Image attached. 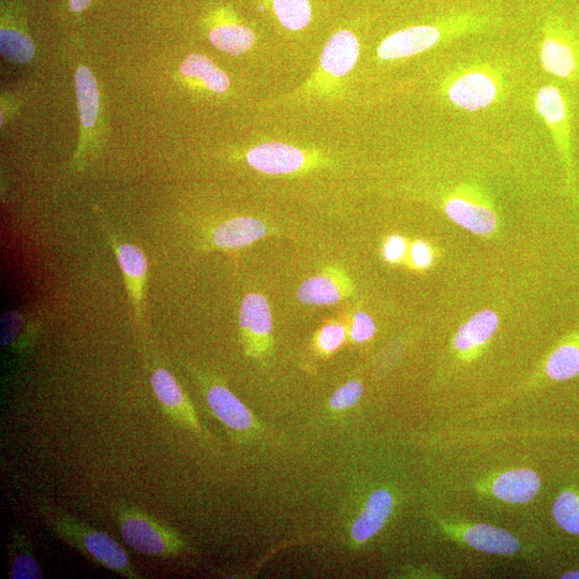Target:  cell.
<instances>
[{"mask_svg": "<svg viewBox=\"0 0 579 579\" xmlns=\"http://www.w3.org/2000/svg\"><path fill=\"white\" fill-rule=\"evenodd\" d=\"M352 292L353 284L349 276L330 267L304 281L298 290V299L309 306H329L348 298Z\"/></svg>", "mask_w": 579, "mask_h": 579, "instance_id": "cell-11", "label": "cell"}, {"mask_svg": "<svg viewBox=\"0 0 579 579\" xmlns=\"http://www.w3.org/2000/svg\"><path fill=\"white\" fill-rule=\"evenodd\" d=\"M546 374L555 381L579 376V338L574 337L558 346L546 363Z\"/></svg>", "mask_w": 579, "mask_h": 579, "instance_id": "cell-22", "label": "cell"}, {"mask_svg": "<svg viewBox=\"0 0 579 579\" xmlns=\"http://www.w3.org/2000/svg\"><path fill=\"white\" fill-rule=\"evenodd\" d=\"M499 326V317L493 310L485 309L462 325L454 338V348L460 352L477 349L491 339Z\"/></svg>", "mask_w": 579, "mask_h": 579, "instance_id": "cell-20", "label": "cell"}, {"mask_svg": "<svg viewBox=\"0 0 579 579\" xmlns=\"http://www.w3.org/2000/svg\"><path fill=\"white\" fill-rule=\"evenodd\" d=\"M553 515L558 526L571 534H579V496L564 492L556 499Z\"/></svg>", "mask_w": 579, "mask_h": 579, "instance_id": "cell-28", "label": "cell"}, {"mask_svg": "<svg viewBox=\"0 0 579 579\" xmlns=\"http://www.w3.org/2000/svg\"><path fill=\"white\" fill-rule=\"evenodd\" d=\"M562 578H572V579H579V571H572L564 574Z\"/></svg>", "mask_w": 579, "mask_h": 579, "instance_id": "cell-35", "label": "cell"}, {"mask_svg": "<svg viewBox=\"0 0 579 579\" xmlns=\"http://www.w3.org/2000/svg\"><path fill=\"white\" fill-rule=\"evenodd\" d=\"M536 109L552 133L564 165H566L569 184L575 192V175L571 155L572 112L570 102L558 86L546 85L539 89L536 97Z\"/></svg>", "mask_w": 579, "mask_h": 579, "instance_id": "cell-6", "label": "cell"}, {"mask_svg": "<svg viewBox=\"0 0 579 579\" xmlns=\"http://www.w3.org/2000/svg\"><path fill=\"white\" fill-rule=\"evenodd\" d=\"M445 214L456 225L478 235L492 234L497 216L482 193L473 188H459L445 200Z\"/></svg>", "mask_w": 579, "mask_h": 579, "instance_id": "cell-8", "label": "cell"}, {"mask_svg": "<svg viewBox=\"0 0 579 579\" xmlns=\"http://www.w3.org/2000/svg\"><path fill=\"white\" fill-rule=\"evenodd\" d=\"M359 54L358 39L349 31H340L326 44L322 52L321 64L326 72L335 77H343L354 67Z\"/></svg>", "mask_w": 579, "mask_h": 579, "instance_id": "cell-17", "label": "cell"}, {"mask_svg": "<svg viewBox=\"0 0 579 579\" xmlns=\"http://www.w3.org/2000/svg\"><path fill=\"white\" fill-rule=\"evenodd\" d=\"M240 328L247 355L262 358L273 345V316L261 294L245 296L240 308Z\"/></svg>", "mask_w": 579, "mask_h": 579, "instance_id": "cell-9", "label": "cell"}, {"mask_svg": "<svg viewBox=\"0 0 579 579\" xmlns=\"http://www.w3.org/2000/svg\"><path fill=\"white\" fill-rule=\"evenodd\" d=\"M0 51L9 61L18 64L31 62L36 54L35 44L31 38L7 28L0 31Z\"/></svg>", "mask_w": 579, "mask_h": 579, "instance_id": "cell-26", "label": "cell"}, {"mask_svg": "<svg viewBox=\"0 0 579 579\" xmlns=\"http://www.w3.org/2000/svg\"><path fill=\"white\" fill-rule=\"evenodd\" d=\"M151 384L161 406L173 421L193 432H201L195 409L169 370L162 367L154 369Z\"/></svg>", "mask_w": 579, "mask_h": 579, "instance_id": "cell-10", "label": "cell"}, {"mask_svg": "<svg viewBox=\"0 0 579 579\" xmlns=\"http://www.w3.org/2000/svg\"><path fill=\"white\" fill-rule=\"evenodd\" d=\"M273 7L279 22L290 31H301L310 22L308 0H273Z\"/></svg>", "mask_w": 579, "mask_h": 579, "instance_id": "cell-27", "label": "cell"}, {"mask_svg": "<svg viewBox=\"0 0 579 579\" xmlns=\"http://www.w3.org/2000/svg\"><path fill=\"white\" fill-rule=\"evenodd\" d=\"M543 69L564 81H579V35L563 22L548 20L540 48Z\"/></svg>", "mask_w": 579, "mask_h": 579, "instance_id": "cell-5", "label": "cell"}, {"mask_svg": "<svg viewBox=\"0 0 579 579\" xmlns=\"http://www.w3.org/2000/svg\"><path fill=\"white\" fill-rule=\"evenodd\" d=\"M118 265L123 273L128 298L137 325L143 326L144 299L147 284L148 261L144 251L133 244L121 242L111 228H102Z\"/></svg>", "mask_w": 579, "mask_h": 579, "instance_id": "cell-7", "label": "cell"}, {"mask_svg": "<svg viewBox=\"0 0 579 579\" xmlns=\"http://www.w3.org/2000/svg\"><path fill=\"white\" fill-rule=\"evenodd\" d=\"M346 329L340 323L325 325L317 336V345L324 353H333L344 344Z\"/></svg>", "mask_w": 579, "mask_h": 579, "instance_id": "cell-30", "label": "cell"}, {"mask_svg": "<svg viewBox=\"0 0 579 579\" xmlns=\"http://www.w3.org/2000/svg\"><path fill=\"white\" fill-rule=\"evenodd\" d=\"M393 507V496L386 489H379L371 494L363 511L353 523L351 529L353 541L362 544L374 538L388 522Z\"/></svg>", "mask_w": 579, "mask_h": 579, "instance_id": "cell-14", "label": "cell"}, {"mask_svg": "<svg viewBox=\"0 0 579 579\" xmlns=\"http://www.w3.org/2000/svg\"><path fill=\"white\" fill-rule=\"evenodd\" d=\"M502 92L499 74L488 67H470L459 71L445 83L444 93L453 106L477 112L494 105Z\"/></svg>", "mask_w": 579, "mask_h": 579, "instance_id": "cell-4", "label": "cell"}, {"mask_svg": "<svg viewBox=\"0 0 579 579\" xmlns=\"http://www.w3.org/2000/svg\"><path fill=\"white\" fill-rule=\"evenodd\" d=\"M42 522L54 536L76 549L97 566L127 579H140L124 547L110 534L80 521L64 511L50 506H39Z\"/></svg>", "mask_w": 579, "mask_h": 579, "instance_id": "cell-1", "label": "cell"}, {"mask_svg": "<svg viewBox=\"0 0 579 579\" xmlns=\"http://www.w3.org/2000/svg\"><path fill=\"white\" fill-rule=\"evenodd\" d=\"M411 259L418 269H427L432 265L434 260V254L432 248L423 241L415 242L411 247Z\"/></svg>", "mask_w": 579, "mask_h": 579, "instance_id": "cell-33", "label": "cell"}, {"mask_svg": "<svg viewBox=\"0 0 579 579\" xmlns=\"http://www.w3.org/2000/svg\"><path fill=\"white\" fill-rule=\"evenodd\" d=\"M205 397L215 417L235 432L247 433L254 427L248 408L224 384L207 385Z\"/></svg>", "mask_w": 579, "mask_h": 579, "instance_id": "cell-12", "label": "cell"}, {"mask_svg": "<svg viewBox=\"0 0 579 579\" xmlns=\"http://www.w3.org/2000/svg\"><path fill=\"white\" fill-rule=\"evenodd\" d=\"M487 19L464 12L445 17L437 24L411 26L385 38L378 49L384 61L405 58L426 52L440 42L478 31Z\"/></svg>", "mask_w": 579, "mask_h": 579, "instance_id": "cell-3", "label": "cell"}, {"mask_svg": "<svg viewBox=\"0 0 579 579\" xmlns=\"http://www.w3.org/2000/svg\"><path fill=\"white\" fill-rule=\"evenodd\" d=\"M76 92L82 124L91 128L97 121L99 112V92L91 69L82 66L76 74Z\"/></svg>", "mask_w": 579, "mask_h": 579, "instance_id": "cell-23", "label": "cell"}, {"mask_svg": "<svg viewBox=\"0 0 579 579\" xmlns=\"http://www.w3.org/2000/svg\"><path fill=\"white\" fill-rule=\"evenodd\" d=\"M267 228L261 220L239 217L225 221L214 229L211 241L214 247L231 250L247 247L262 239Z\"/></svg>", "mask_w": 579, "mask_h": 579, "instance_id": "cell-15", "label": "cell"}, {"mask_svg": "<svg viewBox=\"0 0 579 579\" xmlns=\"http://www.w3.org/2000/svg\"><path fill=\"white\" fill-rule=\"evenodd\" d=\"M249 165L266 174H289L300 170L305 162L304 154L284 143H265L247 154Z\"/></svg>", "mask_w": 579, "mask_h": 579, "instance_id": "cell-13", "label": "cell"}, {"mask_svg": "<svg viewBox=\"0 0 579 579\" xmlns=\"http://www.w3.org/2000/svg\"><path fill=\"white\" fill-rule=\"evenodd\" d=\"M8 558L11 579L43 578V572L34 553L33 542L23 531L14 529L11 532Z\"/></svg>", "mask_w": 579, "mask_h": 579, "instance_id": "cell-19", "label": "cell"}, {"mask_svg": "<svg viewBox=\"0 0 579 579\" xmlns=\"http://www.w3.org/2000/svg\"><path fill=\"white\" fill-rule=\"evenodd\" d=\"M376 333V325L373 319L363 311H359L353 317L350 335L355 343H366Z\"/></svg>", "mask_w": 579, "mask_h": 579, "instance_id": "cell-31", "label": "cell"}, {"mask_svg": "<svg viewBox=\"0 0 579 579\" xmlns=\"http://www.w3.org/2000/svg\"><path fill=\"white\" fill-rule=\"evenodd\" d=\"M181 72L184 77L202 81L214 93H225L230 86L227 74L204 55L192 54L188 56L181 66Z\"/></svg>", "mask_w": 579, "mask_h": 579, "instance_id": "cell-21", "label": "cell"}, {"mask_svg": "<svg viewBox=\"0 0 579 579\" xmlns=\"http://www.w3.org/2000/svg\"><path fill=\"white\" fill-rule=\"evenodd\" d=\"M91 3L92 0H70V7L74 12H81Z\"/></svg>", "mask_w": 579, "mask_h": 579, "instance_id": "cell-34", "label": "cell"}, {"mask_svg": "<svg viewBox=\"0 0 579 579\" xmlns=\"http://www.w3.org/2000/svg\"><path fill=\"white\" fill-rule=\"evenodd\" d=\"M364 393L361 381L352 380L341 386L331 397L330 406L333 410H347L358 405Z\"/></svg>", "mask_w": 579, "mask_h": 579, "instance_id": "cell-29", "label": "cell"}, {"mask_svg": "<svg viewBox=\"0 0 579 579\" xmlns=\"http://www.w3.org/2000/svg\"><path fill=\"white\" fill-rule=\"evenodd\" d=\"M540 487L537 472L517 469L500 474L493 484V493L502 501L526 503L538 495Z\"/></svg>", "mask_w": 579, "mask_h": 579, "instance_id": "cell-16", "label": "cell"}, {"mask_svg": "<svg viewBox=\"0 0 579 579\" xmlns=\"http://www.w3.org/2000/svg\"><path fill=\"white\" fill-rule=\"evenodd\" d=\"M407 251V243L402 236L393 235L385 242L383 248L384 259L390 263L402 260Z\"/></svg>", "mask_w": 579, "mask_h": 579, "instance_id": "cell-32", "label": "cell"}, {"mask_svg": "<svg viewBox=\"0 0 579 579\" xmlns=\"http://www.w3.org/2000/svg\"><path fill=\"white\" fill-rule=\"evenodd\" d=\"M22 315L9 311L2 317V345L13 352L23 353L31 348V328Z\"/></svg>", "mask_w": 579, "mask_h": 579, "instance_id": "cell-25", "label": "cell"}, {"mask_svg": "<svg viewBox=\"0 0 579 579\" xmlns=\"http://www.w3.org/2000/svg\"><path fill=\"white\" fill-rule=\"evenodd\" d=\"M464 540L478 551L493 555H514L521 548L509 531L485 524L468 528L464 532Z\"/></svg>", "mask_w": 579, "mask_h": 579, "instance_id": "cell-18", "label": "cell"}, {"mask_svg": "<svg viewBox=\"0 0 579 579\" xmlns=\"http://www.w3.org/2000/svg\"><path fill=\"white\" fill-rule=\"evenodd\" d=\"M215 48L231 55H241L255 43L256 36L250 28L237 24L217 26L210 33Z\"/></svg>", "mask_w": 579, "mask_h": 579, "instance_id": "cell-24", "label": "cell"}, {"mask_svg": "<svg viewBox=\"0 0 579 579\" xmlns=\"http://www.w3.org/2000/svg\"><path fill=\"white\" fill-rule=\"evenodd\" d=\"M112 514L125 543L140 554L168 559L188 551L180 532L138 507L116 502Z\"/></svg>", "mask_w": 579, "mask_h": 579, "instance_id": "cell-2", "label": "cell"}]
</instances>
